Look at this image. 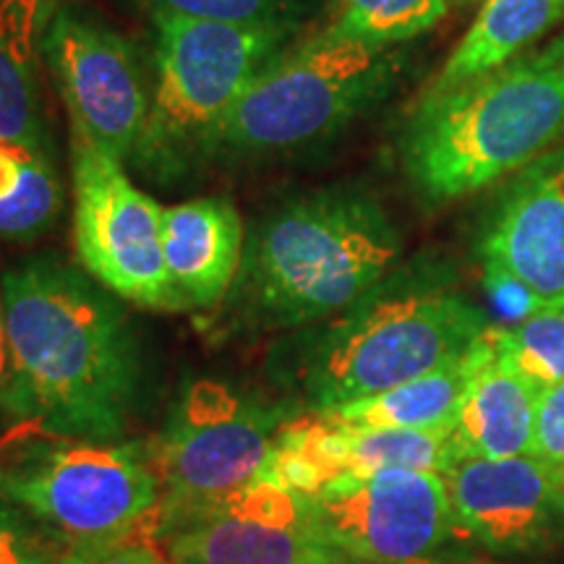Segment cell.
Returning a JSON list of instances; mask_svg holds the SVG:
<instances>
[{
	"mask_svg": "<svg viewBox=\"0 0 564 564\" xmlns=\"http://www.w3.org/2000/svg\"><path fill=\"white\" fill-rule=\"evenodd\" d=\"M246 230L223 196H204L162 212V251L188 308H212L236 285Z\"/></svg>",
	"mask_w": 564,
	"mask_h": 564,
	"instance_id": "obj_15",
	"label": "cell"
},
{
	"mask_svg": "<svg viewBox=\"0 0 564 564\" xmlns=\"http://www.w3.org/2000/svg\"><path fill=\"white\" fill-rule=\"evenodd\" d=\"M152 13L183 19L225 21V24H288L299 26L319 0H137Z\"/></svg>",
	"mask_w": 564,
	"mask_h": 564,
	"instance_id": "obj_24",
	"label": "cell"
},
{
	"mask_svg": "<svg viewBox=\"0 0 564 564\" xmlns=\"http://www.w3.org/2000/svg\"><path fill=\"white\" fill-rule=\"evenodd\" d=\"M481 253L486 278L518 282L541 306H564V144L520 171Z\"/></svg>",
	"mask_w": 564,
	"mask_h": 564,
	"instance_id": "obj_14",
	"label": "cell"
},
{
	"mask_svg": "<svg viewBox=\"0 0 564 564\" xmlns=\"http://www.w3.org/2000/svg\"><path fill=\"white\" fill-rule=\"evenodd\" d=\"M423 564H489V562H423Z\"/></svg>",
	"mask_w": 564,
	"mask_h": 564,
	"instance_id": "obj_32",
	"label": "cell"
},
{
	"mask_svg": "<svg viewBox=\"0 0 564 564\" xmlns=\"http://www.w3.org/2000/svg\"><path fill=\"white\" fill-rule=\"evenodd\" d=\"M37 552H45L21 514L0 499V564H21Z\"/></svg>",
	"mask_w": 564,
	"mask_h": 564,
	"instance_id": "obj_28",
	"label": "cell"
},
{
	"mask_svg": "<svg viewBox=\"0 0 564 564\" xmlns=\"http://www.w3.org/2000/svg\"><path fill=\"white\" fill-rule=\"evenodd\" d=\"M0 499L51 525L70 546L102 544L152 518L160 481L133 447L82 442L0 468Z\"/></svg>",
	"mask_w": 564,
	"mask_h": 564,
	"instance_id": "obj_8",
	"label": "cell"
},
{
	"mask_svg": "<svg viewBox=\"0 0 564 564\" xmlns=\"http://www.w3.org/2000/svg\"><path fill=\"white\" fill-rule=\"evenodd\" d=\"M285 421H291L288 408L223 382L202 379L188 387L160 436L154 460L160 502L150 518L154 535L257 481Z\"/></svg>",
	"mask_w": 564,
	"mask_h": 564,
	"instance_id": "obj_7",
	"label": "cell"
},
{
	"mask_svg": "<svg viewBox=\"0 0 564 564\" xmlns=\"http://www.w3.org/2000/svg\"><path fill=\"white\" fill-rule=\"evenodd\" d=\"M24 158H26L24 147L0 141V202L9 199V196L17 192L21 171H24Z\"/></svg>",
	"mask_w": 564,
	"mask_h": 564,
	"instance_id": "obj_29",
	"label": "cell"
},
{
	"mask_svg": "<svg viewBox=\"0 0 564 564\" xmlns=\"http://www.w3.org/2000/svg\"><path fill=\"white\" fill-rule=\"evenodd\" d=\"M47 0H0V141L45 150L37 51L47 21Z\"/></svg>",
	"mask_w": 564,
	"mask_h": 564,
	"instance_id": "obj_17",
	"label": "cell"
},
{
	"mask_svg": "<svg viewBox=\"0 0 564 564\" xmlns=\"http://www.w3.org/2000/svg\"><path fill=\"white\" fill-rule=\"evenodd\" d=\"M74 175V241L79 262L118 299L154 308L186 312L162 251V209L139 192L123 162L110 158L70 129Z\"/></svg>",
	"mask_w": 564,
	"mask_h": 564,
	"instance_id": "obj_9",
	"label": "cell"
},
{
	"mask_svg": "<svg viewBox=\"0 0 564 564\" xmlns=\"http://www.w3.org/2000/svg\"><path fill=\"white\" fill-rule=\"evenodd\" d=\"M447 11L449 0H337L329 26L373 45H398L432 30Z\"/></svg>",
	"mask_w": 564,
	"mask_h": 564,
	"instance_id": "obj_21",
	"label": "cell"
},
{
	"mask_svg": "<svg viewBox=\"0 0 564 564\" xmlns=\"http://www.w3.org/2000/svg\"><path fill=\"white\" fill-rule=\"evenodd\" d=\"M400 257L371 196L329 188L282 202L249 230L232 312L259 327H303L361 303Z\"/></svg>",
	"mask_w": 564,
	"mask_h": 564,
	"instance_id": "obj_2",
	"label": "cell"
},
{
	"mask_svg": "<svg viewBox=\"0 0 564 564\" xmlns=\"http://www.w3.org/2000/svg\"><path fill=\"white\" fill-rule=\"evenodd\" d=\"M564 139V40L429 91L411 112L403 162L429 202H453L523 171Z\"/></svg>",
	"mask_w": 564,
	"mask_h": 564,
	"instance_id": "obj_3",
	"label": "cell"
},
{
	"mask_svg": "<svg viewBox=\"0 0 564 564\" xmlns=\"http://www.w3.org/2000/svg\"><path fill=\"white\" fill-rule=\"evenodd\" d=\"M499 348L535 390L564 379V306H541L525 319L497 327Z\"/></svg>",
	"mask_w": 564,
	"mask_h": 564,
	"instance_id": "obj_23",
	"label": "cell"
},
{
	"mask_svg": "<svg viewBox=\"0 0 564 564\" xmlns=\"http://www.w3.org/2000/svg\"><path fill=\"white\" fill-rule=\"evenodd\" d=\"M40 53L58 82L70 129L126 165L152 100L137 51L102 21L76 9H55Z\"/></svg>",
	"mask_w": 564,
	"mask_h": 564,
	"instance_id": "obj_11",
	"label": "cell"
},
{
	"mask_svg": "<svg viewBox=\"0 0 564 564\" xmlns=\"http://www.w3.org/2000/svg\"><path fill=\"white\" fill-rule=\"evenodd\" d=\"M348 474L373 476L382 470H419V474H444L457 463L453 429H373L348 426Z\"/></svg>",
	"mask_w": 564,
	"mask_h": 564,
	"instance_id": "obj_20",
	"label": "cell"
},
{
	"mask_svg": "<svg viewBox=\"0 0 564 564\" xmlns=\"http://www.w3.org/2000/svg\"><path fill=\"white\" fill-rule=\"evenodd\" d=\"M0 421H32L30 400L21 384L17 361L6 329L3 301H0Z\"/></svg>",
	"mask_w": 564,
	"mask_h": 564,
	"instance_id": "obj_27",
	"label": "cell"
},
{
	"mask_svg": "<svg viewBox=\"0 0 564 564\" xmlns=\"http://www.w3.org/2000/svg\"><path fill=\"white\" fill-rule=\"evenodd\" d=\"M21 564H58V556H53L51 552H37L34 556H30V560L26 562H21Z\"/></svg>",
	"mask_w": 564,
	"mask_h": 564,
	"instance_id": "obj_30",
	"label": "cell"
},
{
	"mask_svg": "<svg viewBox=\"0 0 564 564\" xmlns=\"http://www.w3.org/2000/svg\"><path fill=\"white\" fill-rule=\"evenodd\" d=\"M533 457L564 476V379L544 387L535 398Z\"/></svg>",
	"mask_w": 564,
	"mask_h": 564,
	"instance_id": "obj_25",
	"label": "cell"
},
{
	"mask_svg": "<svg viewBox=\"0 0 564 564\" xmlns=\"http://www.w3.org/2000/svg\"><path fill=\"white\" fill-rule=\"evenodd\" d=\"M539 390L512 369L499 348L497 327L476 340V371L453 429L455 457H533V415Z\"/></svg>",
	"mask_w": 564,
	"mask_h": 564,
	"instance_id": "obj_16",
	"label": "cell"
},
{
	"mask_svg": "<svg viewBox=\"0 0 564 564\" xmlns=\"http://www.w3.org/2000/svg\"><path fill=\"white\" fill-rule=\"evenodd\" d=\"M394 45L348 37L333 26L282 51L212 137L204 158H257L329 139L390 91Z\"/></svg>",
	"mask_w": 564,
	"mask_h": 564,
	"instance_id": "obj_5",
	"label": "cell"
},
{
	"mask_svg": "<svg viewBox=\"0 0 564 564\" xmlns=\"http://www.w3.org/2000/svg\"><path fill=\"white\" fill-rule=\"evenodd\" d=\"M160 539L173 564H356L329 544L303 494L262 478Z\"/></svg>",
	"mask_w": 564,
	"mask_h": 564,
	"instance_id": "obj_12",
	"label": "cell"
},
{
	"mask_svg": "<svg viewBox=\"0 0 564 564\" xmlns=\"http://www.w3.org/2000/svg\"><path fill=\"white\" fill-rule=\"evenodd\" d=\"M154 76L150 116L133 147L131 165L152 178H173L204 160L257 76L288 51L299 26L225 24L152 13Z\"/></svg>",
	"mask_w": 564,
	"mask_h": 564,
	"instance_id": "obj_4",
	"label": "cell"
},
{
	"mask_svg": "<svg viewBox=\"0 0 564 564\" xmlns=\"http://www.w3.org/2000/svg\"><path fill=\"white\" fill-rule=\"evenodd\" d=\"M0 301L32 423L55 436L116 442L141 377L118 295L63 259L37 257L3 272Z\"/></svg>",
	"mask_w": 564,
	"mask_h": 564,
	"instance_id": "obj_1",
	"label": "cell"
},
{
	"mask_svg": "<svg viewBox=\"0 0 564 564\" xmlns=\"http://www.w3.org/2000/svg\"><path fill=\"white\" fill-rule=\"evenodd\" d=\"M486 327L484 314L455 293L364 299L308 340L299 382L316 411L356 403L457 361Z\"/></svg>",
	"mask_w": 564,
	"mask_h": 564,
	"instance_id": "obj_6",
	"label": "cell"
},
{
	"mask_svg": "<svg viewBox=\"0 0 564 564\" xmlns=\"http://www.w3.org/2000/svg\"><path fill=\"white\" fill-rule=\"evenodd\" d=\"M63 181L55 167L51 147L26 150L21 181L9 199L0 202V238L34 241L61 217Z\"/></svg>",
	"mask_w": 564,
	"mask_h": 564,
	"instance_id": "obj_22",
	"label": "cell"
},
{
	"mask_svg": "<svg viewBox=\"0 0 564 564\" xmlns=\"http://www.w3.org/2000/svg\"><path fill=\"white\" fill-rule=\"evenodd\" d=\"M478 0H449V9H465V6H474Z\"/></svg>",
	"mask_w": 564,
	"mask_h": 564,
	"instance_id": "obj_31",
	"label": "cell"
},
{
	"mask_svg": "<svg viewBox=\"0 0 564 564\" xmlns=\"http://www.w3.org/2000/svg\"><path fill=\"white\" fill-rule=\"evenodd\" d=\"M476 371V343L457 361L423 373L373 398L319 411L337 423L373 429H440L455 426L465 390Z\"/></svg>",
	"mask_w": 564,
	"mask_h": 564,
	"instance_id": "obj_19",
	"label": "cell"
},
{
	"mask_svg": "<svg viewBox=\"0 0 564 564\" xmlns=\"http://www.w3.org/2000/svg\"><path fill=\"white\" fill-rule=\"evenodd\" d=\"M137 533L139 531L116 541H102V544L70 546L58 556V564H162L152 546L139 544Z\"/></svg>",
	"mask_w": 564,
	"mask_h": 564,
	"instance_id": "obj_26",
	"label": "cell"
},
{
	"mask_svg": "<svg viewBox=\"0 0 564 564\" xmlns=\"http://www.w3.org/2000/svg\"><path fill=\"white\" fill-rule=\"evenodd\" d=\"M442 478L457 528L491 552H533L562 533L564 476L539 457H465Z\"/></svg>",
	"mask_w": 564,
	"mask_h": 564,
	"instance_id": "obj_13",
	"label": "cell"
},
{
	"mask_svg": "<svg viewBox=\"0 0 564 564\" xmlns=\"http://www.w3.org/2000/svg\"><path fill=\"white\" fill-rule=\"evenodd\" d=\"M562 19L564 0H484L476 21L429 91L455 87L505 66Z\"/></svg>",
	"mask_w": 564,
	"mask_h": 564,
	"instance_id": "obj_18",
	"label": "cell"
},
{
	"mask_svg": "<svg viewBox=\"0 0 564 564\" xmlns=\"http://www.w3.org/2000/svg\"><path fill=\"white\" fill-rule=\"evenodd\" d=\"M306 502L329 544L356 564H423L457 528L440 474L340 476Z\"/></svg>",
	"mask_w": 564,
	"mask_h": 564,
	"instance_id": "obj_10",
	"label": "cell"
}]
</instances>
